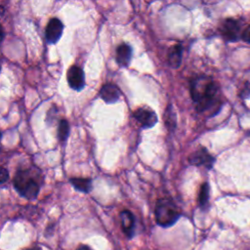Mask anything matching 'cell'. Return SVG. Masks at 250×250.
I'll return each mask as SVG.
<instances>
[{
  "label": "cell",
  "mask_w": 250,
  "mask_h": 250,
  "mask_svg": "<svg viewBox=\"0 0 250 250\" xmlns=\"http://www.w3.org/2000/svg\"><path fill=\"white\" fill-rule=\"evenodd\" d=\"M66 78L68 85L70 88L76 91H80L85 84V78H84V72L83 70L77 66V65H72L69 67L66 73Z\"/></svg>",
  "instance_id": "5"
},
{
  "label": "cell",
  "mask_w": 250,
  "mask_h": 250,
  "mask_svg": "<svg viewBox=\"0 0 250 250\" xmlns=\"http://www.w3.org/2000/svg\"><path fill=\"white\" fill-rule=\"evenodd\" d=\"M209 200V186L207 183H204L201 185L200 191H199V196H198V202L199 205L204 208L208 204Z\"/></svg>",
  "instance_id": "14"
},
{
  "label": "cell",
  "mask_w": 250,
  "mask_h": 250,
  "mask_svg": "<svg viewBox=\"0 0 250 250\" xmlns=\"http://www.w3.org/2000/svg\"><path fill=\"white\" fill-rule=\"evenodd\" d=\"M69 132V125L68 122L64 119L60 121L59 127H58V138L61 142H64L68 137Z\"/></svg>",
  "instance_id": "15"
},
{
  "label": "cell",
  "mask_w": 250,
  "mask_h": 250,
  "mask_svg": "<svg viewBox=\"0 0 250 250\" xmlns=\"http://www.w3.org/2000/svg\"><path fill=\"white\" fill-rule=\"evenodd\" d=\"M14 186L18 192L27 199H34L40 189L35 176L28 170L18 171L14 178Z\"/></svg>",
  "instance_id": "2"
},
{
  "label": "cell",
  "mask_w": 250,
  "mask_h": 250,
  "mask_svg": "<svg viewBox=\"0 0 250 250\" xmlns=\"http://www.w3.org/2000/svg\"><path fill=\"white\" fill-rule=\"evenodd\" d=\"M223 37L228 41L237 40L240 34V23L233 19H227L223 21L220 27ZM241 36V34H240Z\"/></svg>",
  "instance_id": "4"
},
{
  "label": "cell",
  "mask_w": 250,
  "mask_h": 250,
  "mask_svg": "<svg viewBox=\"0 0 250 250\" xmlns=\"http://www.w3.org/2000/svg\"><path fill=\"white\" fill-rule=\"evenodd\" d=\"M189 162L196 166H205L206 168H211L214 162V158L209 152L205 149V147H200L196 151L190 154L188 158Z\"/></svg>",
  "instance_id": "8"
},
{
  "label": "cell",
  "mask_w": 250,
  "mask_h": 250,
  "mask_svg": "<svg viewBox=\"0 0 250 250\" xmlns=\"http://www.w3.org/2000/svg\"><path fill=\"white\" fill-rule=\"evenodd\" d=\"M28 250H41V248H39V247H32V248L28 249Z\"/></svg>",
  "instance_id": "21"
},
{
  "label": "cell",
  "mask_w": 250,
  "mask_h": 250,
  "mask_svg": "<svg viewBox=\"0 0 250 250\" xmlns=\"http://www.w3.org/2000/svg\"><path fill=\"white\" fill-rule=\"evenodd\" d=\"M120 219H121V227L123 231L128 237H131L134 233L135 229V218L134 215L128 211L124 210L120 213Z\"/></svg>",
  "instance_id": "10"
},
{
  "label": "cell",
  "mask_w": 250,
  "mask_h": 250,
  "mask_svg": "<svg viewBox=\"0 0 250 250\" xmlns=\"http://www.w3.org/2000/svg\"><path fill=\"white\" fill-rule=\"evenodd\" d=\"M1 138H2V134H1V132H0V141H1Z\"/></svg>",
  "instance_id": "22"
},
{
  "label": "cell",
  "mask_w": 250,
  "mask_h": 250,
  "mask_svg": "<svg viewBox=\"0 0 250 250\" xmlns=\"http://www.w3.org/2000/svg\"><path fill=\"white\" fill-rule=\"evenodd\" d=\"M62 30H63V24L59 19L54 18L50 20L46 26V31H45L47 41L53 44L58 42L62 36Z\"/></svg>",
  "instance_id": "6"
},
{
  "label": "cell",
  "mask_w": 250,
  "mask_h": 250,
  "mask_svg": "<svg viewBox=\"0 0 250 250\" xmlns=\"http://www.w3.org/2000/svg\"><path fill=\"white\" fill-rule=\"evenodd\" d=\"M76 250H93V249L87 245H80Z\"/></svg>",
  "instance_id": "19"
},
{
  "label": "cell",
  "mask_w": 250,
  "mask_h": 250,
  "mask_svg": "<svg viewBox=\"0 0 250 250\" xmlns=\"http://www.w3.org/2000/svg\"><path fill=\"white\" fill-rule=\"evenodd\" d=\"M132 57V48L126 43H122L116 50V61L119 65L126 66L129 64Z\"/></svg>",
  "instance_id": "11"
},
{
  "label": "cell",
  "mask_w": 250,
  "mask_h": 250,
  "mask_svg": "<svg viewBox=\"0 0 250 250\" xmlns=\"http://www.w3.org/2000/svg\"><path fill=\"white\" fill-rule=\"evenodd\" d=\"M240 97L243 98V99H246V98L250 97V83H246L243 86V89L240 93Z\"/></svg>",
  "instance_id": "17"
},
{
  "label": "cell",
  "mask_w": 250,
  "mask_h": 250,
  "mask_svg": "<svg viewBox=\"0 0 250 250\" xmlns=\"http://www.w3.org/2000/svg\"><path fill=\"white\" fill-rule=\"evenodd\" d=\"M219 87L208 76H198L190 83V96L199 111L208 110L219 102Z\"/></svg>",
  "instance_id": "1"
},
{
  "label": "cell",
  "mask_w": 250,
  "mask_h": 250,
  "mask_svg": "<svg viewBox=\"0 0 250 250\" xmlns=\"http://www.w3.org/2000/svg\"><path fill=\"white\" fill-rule=\"evenodd\" d=\"M9 178V174H8V171L3 168V167H0V184L2 183H5Z\"/></svg>",
  "instance_id": "18"
},
{
  "label": "cell",
  "mask_w": 250,
  "mask_h": 250,
  "mask_svg": "<svg viewBox=\"0 0 250 250\" xmlns=\"http://www.w3.org/2000/svg\"><path fill=\"white\" fill-rule=\"evenodd\" d=\"M121 92L119 88L112 83L104 84L100 90V97L107 104L115 103L119 100Z\"/></svg>",
  "instance_id": "9"
},
{
  "label": "cell",
  "mask_w": 250,
  "mask_h": 250,
  "mask_svg": "<svg viewBox=\"0 0 250 250\" xmlns=\"http://www.w3.org/2000/svg\"><path fill=\"white\" fill-rule=\"evenodd\" d=\"M70 183L74 187V188L85 193L89 192L92 189V181L90 179L71 178Z\"/></svg>",
  "instance_id": "13"
},
{
  "label": "cell",
  "mask_w": 250,
  "mask_h": 250,
  "mask_svg": "<svg viewBox=\"0 0 250 250\" xmlns=\"http://www.w3.org/2000/svg\"><path fill=\"white\" fill-rule=\"evenodd\" d=\"M154 216L156 223L164 228L174 225L180 218L177 206L168 199H159L156 202Z\"/></svg>",
  "instance_id": "3"
},
{
  "label": "cell",
  "mask_w": 250,
  "mask_h": 250,
  "mask_svg": "<svg viewBox=\"0 0 250 250\" xmlns=\"http://www.w3.org/2000/svg\"><path fill=\"white\" fill-rule=\"evenodd\" d=\"M182 53H183V47L180 44L174 45L170 48L168 53V62L170 66L177 68L180 66L182 62Z\"/></svg>",
  "instance_id": "12"
},
{
  "label": "cell",
  "mask_w": 250,
  "mask_h": 250,
  "mask_svg": "<svg viewBox=\"0 0 250 250\" xmlns=\"http://www.w3.org/2000/svg\"><path fill=\"white\" fill-rule=\"evenodd\" d=\"M134 116L137 119V121H139L145 128H150L154 126L155 123L157 122V116L155 112L149 108H138L134 112Z\"/></svg>",
  "instance_id": "7"
},
{
  "label": "cell",
  "mask_w": 250,
  "mask_h": 250,
  "mask_svg": "<svg viewBox=\"0 0 250 250\" xmlns=\"http://www.w3.org/2000/svg\"><path fill=\"white\" fill-rule=\"evenodd\" d=\"M241 39L247 43H250V24L246 26L241 32Z\"/></svg>",
  "instance_id": "16"
},
{
  "label": "cell",
  "mask_w": 250,
  "mask_h": 250,
  "mask_svg": "<svg viewBox=\"0 0 250 250\" xmlns=\"http://www.w3.org/2000/svg\"><path fill=\"white\" fill-rule=\"evenodd\" d=\"M3 37H4V32H3V28H2V26L0 25V41L3 39Z\"/></svg>",
  "instance_id": "20"
}]
</instances>
